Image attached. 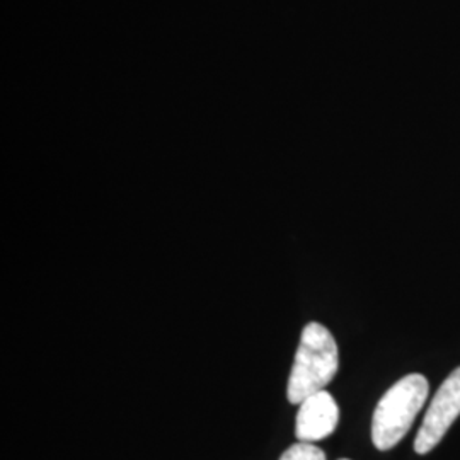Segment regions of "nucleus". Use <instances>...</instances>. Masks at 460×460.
Returning a JSON list of instances; mask_svg holds the SVG:
<instances>
[{
  "label": "nucleus",
  "instance_id": "1",
  "mask_svg": "<svg viewBox=\"0 0 460 460\" xmlns=\"http://www.w3.org/2000/svg\"><path fill=\"white\" fill-rule=\"evenodd\" d=\"M338 345L328 328L309 323L302 329L296 360L287 384V397L300 404L309 395L326 391V385L338 372Z\"/></svg>",
  "mask_w": 460,
  "mask_h": 460
},
{
  "label": "nucleus",
  "instance_id": "5",
  "mask_svg": "<svg viewBox=\"0 0 460 460\" xmlns=\"http://www.w3.org/2000/svg\"><path fill=\"white\" fill-rule=\"evenodd\" d=\"M279 460H326V454L315 445L298 442L287 448Z\"/></svg>",
  "mask_w": 460,
  "mask_h": 460
},
{
  "label": "nucleus",
  "instance_id": "4",
  "mask_svg": "<svg viewBox=\"0 0 460 460\" xmlns=\"http://www.w3.org/2000/svg\"><path fill=\"white\" fill-rule=\"evenodd\" d=\"M340 421V408L328 391L309 395L300 402L296 412V435L300 442L313 444L324 440L336 429Z\"/></svg>",
  "mask_w": 460,
  "mask_h": 460
},
{
  "label": "nucleus",
  "instance_id": "6",
  "mask_svg": "<svg viewBox=\"0 0 460 460\" xmlns=\"http://www.w3.org/2000/svg\"><path fill=\"white\" fill-rule=\"evenodd\" d=\"M341 460H349V459H341Z\"/></svg>",
  "mask_w": 460,
  "mask_h": 460
},
{
  "label": "nucleus",
  "instance_id": "3",
  "mask_svg": "<svg viewBox=\"0 0 460 460\" xmlns=\"http://www.w3.org/2000/svg\"><path fill=\"white\" fill-rule=\"evenodd\" d=\"M460 416V367L456 368L433 395L427 414L423 418L418 437L414 440V450L420 456L431 452L442 442L447 431Z\"/></svg>",
  "mask_w": 460,
  "mask_h": 460
},
{
  "label": "nucleus",
  "instance_id": "2",
  "mask_svg": "<svg viewBox=\"0 0 460 460\" xmlns=\"http://www.w3.org/2000/svg\"><path fill=\"white\" fill-rule=\"evenodd\" d=\"M429 385L425 376L410 374L382 395L372 418V442L378 450H391L411 429L427 402Z\"/></svg>",
  "mask_w": 460,
  "mask_h": 460
}]
</instances>
